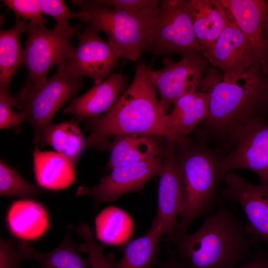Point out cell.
<instances>
[{
  "label": "cell",
  "instance_id": "cell-16",
  "mask_svg": "<svg viewBox=\"0 0 268 268\" xmlns=\"http://www.w3.org/2000/svg\"><path fill=\"white\" fill-rule=\"evenodd\" d=\"M126 75L113 73L107 78L93 86L80 96L73 99L63 111L78 120L96 118L107 112L128 87Z\"/></svg>",
  "mask_w": 268,
  "mask_h": 268
},
{
  "label": "cell",
  "instance_id": "cell-21",
  "mask_svg": "<svg viewBox=\"0 0 268 268\" xmlns=\"http://www.w3.org/2000/svg\"><path fill=\"white\" fill-rule=\"evenodd\" d=\"M10 232L23 240L41 237L49 226L47 212L44 206L31 199L14 201L6 216Z\"/></svg>",
  "mask_w": 268,
  "mask_h": 268
},
{
  "label": "cell",
  "instance_id": "cell-17",
  "mask_svg": "<svg viewBox=\"0 0 268 268\" xmlns=\"http://www.w3.org/2000/svg\"><path fill=\"white\" fill-rule=\"evenodd\" d=\"M230 19L250 38L261 51L262 62L266 45L268 2L263 0H220Z\"/></svg>",
  "mask_w": 268,
  "mask_h": 268
},
{
  "label": "cell",
  "instance_id": "cell-18",
  "mask_svg": "<svg viewBox=\"0 0 268 268\" xmlns=\"http://www.w3.org/2000/svg\"><path fill=\"white\" fill-rule=\"evenodd\" d=\"M160 136L153 135L127 134L117 136L101 147L110 152L108 163L114 168L150 160L163 153Z\"/></svg>",
  "mask_w": 268,
  "mask_h": 268
},
{
  "label": "cell",
  "instance_id": "cell-12",
  "mask_svg": "<svg viewBox=\"0 0 268 268\" xmlns=\"http://www.w3.org/2000/svg\"><path fill=\"white\" fill-rule=\"evenodd\" d=\"M176 142L166 139L159 177L157 214L152 225L171 241L176 231L183 197L181 173L176 156Z\"/></svg>",
  "mask_w": 268,
  "mask_h": 268
},
{
  "label": "cell",
  "instance_id": "cell-23",
  "mask_svg": "<svg viewBox=\"0 0 268 268\" xmlns=\"http://www.w3.org/2000/svg\"><path fill=\"white\" fill-rule=\"evenodd\" d=\"M157 227L151 225L142 236L129 240L120 247L122 257L112 261L113 268H153L157 264L159 241L163 236Z\"/></svg>",
  "mask_w": 268,
  "mask_h": 268
},
{
  "label": "cell",
  "instance_id": "cell-11",
  "mask_svg": "<svg viewBox=\"0 0 268 268\" xmlns=\"http://www.w3.org/2000/svg\"><path fill=\"white\" fill-rule=\"evenodd\" d=\"M99 31L90 23L78 33L79 43L72 56L62 65L72 75L87 76L99 83L113 73L120 57Z\"/></svg>",
  "mask_w": 268,
  "mask_h": 268
},
{
  "label": "cell",
  "instance_id": "cell-8",
  "mask_svg": "<svg viewBox=\"0 0 268 268\" xmlns=\"http://www.w3.org/2000/svg\"><path fill=\"white\" fill-rule=\"evenodd\" d=\"M80 25L55 26L53 29L27 22L28 37L23 50V65L28 71L27 81L36 84L47 79L51 67L64 63L75 48L70 39L79 33Z\"/></svg>",
  "mask_w": 268,
  "mask_h": 268
},
{
  "label": "cell",
  "instance_id": "cell-7",
  "mask_svg": "<svg viewBox=\"0 0 268 268\" xmlns=\"http://www.w3.org/2000/svg\"><path fill=\"white\" fill-rule=\"evenodd\" d=\"M144 51L156 55L199 52L191 18L188 0H162L150 24Z\"/></svg>",
  "mask_w": 268,
  "mask_h": 268
},
{
  "label": "cell",
  "instance_id": "cell-15",
  "mask_svg": "<svg viewBox=\"0 0 268 268\" xmlns=\"http://www.w3.org/2000/svg\"><path fill=\"white\" fill-rule=\"evenodd\" d=\"M229 149L221 161L225 174L236 169H247L254 172L261 183H268V124L260 122L248 127Z\"/></svg>",
  "mask_w": 268,
  "mask_h": 268
},
{
  "label": "cell",
  "instance_id": "cell-9",
  "mask_svg": "<svg viewBox=\"0 0 268 268\" xmlns=\"http://www.w3.org/2000/svg\"><path fill=\"white\" fill-rule=\"evenodd\" d=\"M207 63L203 53L194 52L181 55L178 61L164 57L162 68L151 69L150 77L158 90L160 103L166 114L181 97L197 91Z\"/></svg>",
  "mask_w": 268,
  "mask_h": 268
},
{
  "label": "cell",
  "instance_id": "cell-20",
  "mask_svg": "<svg viewBox=\"0 0 268 268\" xmlns=\"http://www.w3.org/2000/svg\"><path fill=\"white\" fill-rule=\"evenodd\" d=\"M188 4L196 37L205 52L224 28L226 12L220 0H188Z\"/></svg>",
  "mask_w": 268,
  "mask_h": 268
},
{
  "label": "cell",
  "instance_id": "cell-22",
  "mask_svg": "<svg viewBox=\"0 0 268 268\" xmlns=\"http://www.w3.org/2000/svg\"><path fill=\"white\" fill-rule=\"evenodd\" d=\"M208 105V96L204 92L198 91L181 97L167 114L170 129L180 136H186L207 117Z\"/></svg>",
  "mask_w": 268,
  "mask_h": 268
},
{
  "label": "cell",
  "instance_id": "cell-19",
  "mask_svg": "<svg viewBox=\"0 0 268 268\" xmlns=\"http://www.w3.org/2000/svg\"><path fill=\"white\" fill-rule=\"evenodd\" d=\"M33 165L37 183L44 189H65L75 181L74 164L56 151H41L35 146Z\"/></svg>",
  "mask_w": 268,
  "mask_h": 268
},
{
  "label": "cell",
  "instance_id": "cell-5",
  "mask_svg": "<svg viewBox=\"0 0 268 268\" xmlns=\"http://www.w3.org/2000/svg\"><path fill=\"white\" fill-rule=\"evenodd\" d=\"M86 16V23L104 32L120 58L136 61L144 49L148 30L159 7L131 12L99 4L95 0H74Z\"/></svg>",
  "mask_w": 268,
  "mask_h": 268
},
{
  "label": "cell",
  "instance_id": "cell-25",
  "mask_svg": "<svg viewBox=\"0 0 268 268\" xmlns=\"http://www.w3.org/2000/svg\"><path fill=\"white\" fill-rule=\"evenodd\" d=\"M26 21L16 18L12 28L0 31V90L8 91L11 79L23 65V50L19 37L26 32Z\"/></svg>",
  "mask_w": 268,
  "mask_h": 268
},
{
  "label": "cell",
  "instance_id": "cell-14",
  "mask_svg": "<svg viewBox=\"0 0 268 268\" xmlns=\"http://www.w3.org/2000/svg\"><path fill=\"white\" fill-rule=\"evenodd\" d=\"M223 181L226 187L221 191L222 197L238 203L246 215V233L268 246V183L251 184L233 171L226 173Z\"/></svg>",
  "mask_w": 268,
  "mask_h": 268
},
{
  "label": "cell",
  "instance_id": "cell-2",
  "mask_svg": "<svg viewBox=\"0 0 268 268\" xmlns=\"http://www.w3.org/2000/svg\"><path fill=\"white\" fill-rule=\"evenodd\" d=\"M151 70L144 62L137 65L132 82L113 107L102 115L86 120L91 131L86 148L101 146L112 138L127 134L164 136L177 144L188 141L186 136L170 129L150 77Z\"/></svg>",
  "mask_w": 268,
  "mask_h": 268
},
{
  "label": "cell",
  "instance_id": "cell-26",
  "mask_svg": "<svg viewBox=\"0 0 268 268\" xmlns=\"http://www.w3.org/2000/svg\"><path fill=\"white\" fill-rule=\"evenodd\" d=\"M19 248L24 259H32L39 264V268H89L91 267L89 258L82 257L72 242L70 232L56 249L43 253L36 251L26 242H19Z\"/></svg>",
  "mask_w": 268,
  "mask_h": 268
},
{
  "label": "cell",
  "instance_id": "cell-27",
  "mask_svg": "<svg viewBox=\"0 0 268 268\" xmlns=\"http://www.w3.org/2000/svg\"><path fill=\"white\" fill-rule=\"evenodd\" d=\"M45 189L29 183L2 159L0 161V195L23 199L36 197Z\"/></svg>",
  "mask_w": 268,
  "mask_h": 268
},
{
  "label": "cell",
  "instance_id": "cell-34",
  "mask_svg": "<svg viewBox=\"0 0 268 268\" xmlns=\"http://www.w3.org/2000/svg\"><path fill=\"white\" fill-rule=\"evenodd\" d=\"M24 259L19 248L13 240L0 238V268H20V263Z\"/></svg>",
  "mask_w": 268,
  "mask_h": 268
},
{
  "label": "cell",
  "instance_id": "cell-29",
  "mask_svg": "<svg viewBox=\"0 0 268 268\" xmlns=\"http://www.w3.org/2000/svg\"><path fill=\"white\" fill-rule=\"evenodd\" d=\"M121 210L115 207L104 209L96 218V233L101 241L117 244L121 239Z\"/></svg>",
  "mask_w": 268,
  "mask_h": 268
},
{
  "label": "cell",
  "instance_id": "cell-32",
  "mask_svg": "<svg viewBox=\"0 0 268 268\" xmlns=\"http://www.w3.org/2000/svg\"><path fill=\"white\" fill-rule=\"evenodd\" d=\"M17 96H11L8 91L0 90V129H9L20 125L23 121L19 113L13 107H16Z\"/></svg>",
  "mask_w": 268,
  "mask_h": 268
},
{
  "label": "cell",
  "instance_id": "cell-35",
  "mask_svg": "<svg viewBox=\"0 0 268 268\" xmlns=\"http://www.w3.org/2000/svg\"><path fill=\"white\" fill-rule=\"evenodd\" d=\"M238 268H268V256L257 255L251 261L241 265Z\"/></svg>",
  "mask_w": 268,
  "mask_h": 268
},
{
  "label": "cell",
  "instance_id": "cell-31",
  "mask_svg": "<svg viewBox=\"0 0 268 268\" xmlns=\"http://www.w3.org/2000/svg\"><path fill=\"white\" fill-rule=\"evenodd\" d=\"M40 3L43 14L51 16L55 19V26H66L69 25L67 21L70 19H77L86 22V16L84 13L71 11L64 0H40Z\"/></svg>",
  "mask_w": 268,
  "mask_h": 268
},
{
  "label": "cell",
  "instance_id": "cell-13",
  "mask_svg": "<svg viewBox=\"0 0 268 268\" xmlns=\"http://www.w3.org/2000/svg\"><path fill=\"white\" fill-rule=\"evenodd\" d=\"M163 153L153 159L118 167L102 177L99 183L88 187L79 186L76 196H90L98 207L102 202H112L125 194L141 190L160 172Z\"/></svg>",
  "mask_w": 268,
  "mask_h": 268
},
{
  "label": "cell",
  "instance_id": "cell-1",
  "mask_svg": "<svg viewBox=\"0 0 268 268\" xmlns=\"http://www.w3.org/2000/svg\"><path fill=\"white\" fill-rule=\"evenodd\" d=\"M202 77L198 91L208 96V113L202 121L203 134L230 148L234 140L250 126L268 116V74L256 61L234 83L223 79L213 68Z\"/></svg>",
  "mask_w": 268,
  "mask_h": 268
},
{
  "label": "cell",
  "instance_id": "cell-4",
  "mask_svg": "<svg viewBox=\"0 0 268 268\" xmlns=\"http://www.w3.org/2000/svg\"><path fill=\"white\" fill-rule=\"evenodd\" d=\"M178 144L176 156L182 175L183 197L181 219L174 237L186 233L193 221L214 207L218 185L225 175L221 167L225 154L221 150L211 149L202 141Z\"/></svg>",
  "mask_w": 268,
  "mask_h": 268
},
{
  "label": "cell",
  "instance_id": "cell-30",
  "mask_svg": "<svg viewBox=\"0 0 268 268\" xmlns=\"http://www.w3.org/2000/svg\"><path fill=\"white\" fill-rule=\"evenodd\" d=\"M4 4L15 14L16 18L29 20L40 27H45L48 20L43 16L39 0H4Z\"/></svg>",
  "mask_w": 268,
  "mask_h": 268
},
{
  "label": "cell",
  "instance_id": "cell-33",
  "mask_svg": "<svg viewBox=\"0 0 268 268\" xmlns=\"http://www.w3.org/2000/svg\"><path fill=\"white\" fill-rule=\"evenodd\" d=\"M95 1L104 6L131 12L156 9L160 2L158 0H95Z\"/></svg>",
  "mask_w": 268,
  "mask_h": 268
},
{
  "label": "cell",
  "instance_id": "cell-28",
  "mask_svg": "<svg viewBox=\"0 0 268 268\" xmlns=\"http://www.w3.org/2000/svg\"><path fill=\"white\" fill-rule=\"evenodd\" d=\"M72 228L83 239V243L79 245L78 249L88 254L92 268H113L112 261L114 255L112 253L107 256L104 255V246L96 242L93 230L89 226L80 223Z\"/></svg>",
  "mask_w": 268,
  "mask_h": 268
},
{
  "label": "cell",
  "instance_id": "cell-6",
  "mask_svg": "<svg viewBox=\"0 0 268 268\" xmlns=\"http://www.w3.org/2000/svg\"><path fill=\"white\" fill-rule=\"evenodd\" d=\"M83 86L82 78L67 71L62 65L44 81L34 84L26 81L19 94L16 108L23 122L31 125L33 142L38 144L41 134L51 125L57 112Z\"/></svg>",
  "mask_w": 268,
  "mask_h": 268
},
{
  "label": "cell",
  "instance_id": "cell-10",
  "mask_svg": "<svg viewBox=\"0 0 268 268\" xmlns=\"http://www.w3.org/2000/svg\"><path fill=\"white\" fill-rule=\"evenodd\" d=\"M208 63L222 71L225 81L235 82L241 74L262 55L254 43L230 19L212 47L204 53Z\"/></svg>",
  "mask_w": 268,
  "mask_h": 268
},
{
  "label": "cell",
  "instance_id": "cell-24",
  "mask_svg": "<svg viewBox=\"0 0 268 268\" xmlns=\"http://www.w3.org/2000/svg\"><path fill=\"white\" fill-rule=\"evenodd\" d=\"M38 144L52 146L75 164L86 148V138L76 121L71 120L49 126L41 134Z\"/></svg>",
  "mask_w": 268,
  "mask_h": 268
},
{
  "label": "cell",
  "instance_id": "cell-3",
  "mask_svg": "<svg viewBox=\"0 0 268 268\" xmlns=\"http://www.w3.org/2000/svg\"><path fill=\"white\" fill-rule=\"evenodd\" d=\"M245 233L240 220L220 205L196 232L176 236L170 242L190 268H234L251 255L250 247L257 240L247 239Z\"/></svg>",
  "mask_w": 268,
  "mask_h": 268
},
{
  "label": "cell",
  "instance_id": "cell-37",
  "mask_svg": "<svg viewBox=\"0 0 268 268\" xmlns=\"http://www.w3.org/2000/svg\"><path fill=\"white\" fill-rule=\"evenodd\" d=\"M261 65L264 71L268 74V19L266 26V45Z\"/></svg>",
  "mask_w": 268,
  "mask_h": 268
},
{
  "label": "cell",
  "instance_id": "cell-36",
  "mask_svg": "<svg viewBox=\"0 0 268 268\" xmlns=\"http://www.w3.org/2000/svg\"><path fill=\"white\" fill-rule=\"evenodd\" d=\"M159 268H190L189 264L185 261L179 262L177 257L172 254L168 260L164 262H158Z\"/></svg>",
  "mask_w": 268,
  "mask_h": 268
}]
</instances>
